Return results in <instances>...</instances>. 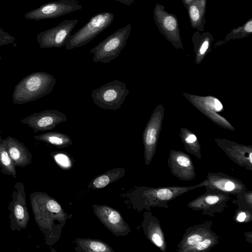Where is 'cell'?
I'll list each match as a JSON object with an SVG mask.
<instances>
[{
	"mask_svg": "<svg viewBox=\"0 0 252 252\" xmlns=\"http://www.w3.org/2000/svg\"><path fill=\"white\" fill-rule=\"evenodd\" d=\"M129 92L126 84L117 79L94 90L91 95L100 108L115 111L121 108Z\"/></svg>",
	"mask_w": 252,
	"mask_h": 252,
	"instance_id": "obj_4",
	"label": "cell"
},
{
	"mask_svg": "<svg viewBox=\"0 0 252 252\" xmlns=\"http://www.w3.org/2000/svg\"></svg>",
	"mask_w": 252,
	"mask_h": 252,
	"instance_id": "obj_34",
	"label": "cell"
},
{
	"mask_svg": "<svg viewBox=\"0 0 252 252\" xmlns=\"http://www.w3.org/2000/svg\"><path fill=\"white\" fill-rule=\"evenodd\" d=\"M194 0H181L183 5L186 8H187L188 5Z\"/></svg>",
	"mask_w": 252,
	"mask_h": 252,
	"instance_id": "obj_32",
	"label": "cell"
},
{
	"mask_svg": "<svg viewBox=\"0 0 252 252\" xmlns=\"http://www.w3.org/2000/svg\"><path fill=\"white\" fill-rule=\"evenodd\" d=\"M206 188L236 196L247 190L246 186L239 180L221 172H208Z\"/></svg>",
	"mask_w": 252,
	"mask_h": 252,
	"instance_id": "obj_11",
	"label": "cell"
},
{
	"mask_svg": "<svg viewBox=\"0 0 252 252\" xmlns=\"http://www.w3.org/2000/svg\"><path fill=\"white\" fill-rule=\"evenodd\" d=\"M116 1L126 5H130L131 4L134 3V0H116Z\"/></svg>",
	"mask_w": 252,
	"mask_h": 252,
	"instance_id": "obj_31",
	"label": "cell"
},
{
	"mask_svg": "<svg viewBox=\"0 0 252 252\" xmlns=\"http://www.w3.org/2000/svg\"><path fill=\"white\" fill-rule=\"evenodd\" d=\"M1 57L0 56V60H1Z\"/></svg>",
	"mask_w": 252,
	"mask_h": 252,
	"instance_id": "obj_33",
	"label": "cell"
},
{
	"mask_svg": "<svg viewBox=\"0 0 252 252\" xmlns=\"http://www.w3.org/2000/svg\"><path fill=\"white\" fill-rule=\"evenodd\" d=\"M206 189L205 193L189 202L187 206L194 210H202L204 215L214 216L215 213L224 210L230 199L229 194Z\"/></svg>",
	"mask_w": 252,
	"mask_h": 252,
	"instance_id": "obj_9",
	"label": "cell"
},
{
	"mask_svg": "<svg viewBox=\"0 0 252 252\" xmlns=\"http://www.w3.org/2000/svg\"><path fill=\"white\" fill-rule=\"evenodd\" d=\"M228 157L239 166L252 170V148L248 147L233 145L232 143L220 146Z\"/></svg>",
	"mask_w": 252,
	"mask_h": 252,
	"instance_id": "obj_15",
	"label": "cell"
},
{
	"mask_svg": "<svg viewBox=\"0 0 252 252\" xmlns=\"http://www.w3.org/2000/svg\"><path fill=\"white\" fill-rule=\"evenodd\" d=\"M114 19V15L110 12H102L92 16L85 25L69 36L65 49H73L89 43L108 28Z\"/></svg>",
	"mask_w": 252,
	"mask_h": 252,
	"instance_id": "obj_2",
	"label": "cell"
},
{
	"mask_svg": "<svg viewBox=\"0 0 252 252\" xmlns=\"http://www.w3.org/2000/svg\"><path fill=\"white\" fill-rule=\"evenodd\" d=\"M34 138L57 147H65L71 144L70 137L65 134L58 132H47L34 136Z\"/></svg>",
	"mask_w": 252,
	"mask_h": 252,
	"instance_id": "obj_21",
	"label": "cell"
},
{
	"mask_svg": "<svg viewBox=\"0 0 252 252\" xmlns=\"http://www.w3.org/2000/svg\"><path fill=\"white\" fill-rule=\"evenodd\" d=\"M78 22L77 19L65 20L54 27L41 32L36 35L40 47L44 49L61 48L65 46Z\"/></svg>",
	"mask_w": 252,
	"mask_h": 252,
	"instance_id": "obj_8",
	"label": "cell"
},
{
	"mask_svg": "<svg viewBox=\"0 0 252 252\" xmlns=\"http://www.w3.org/2000/svg\"><path fill=\"white\" fill-rule=\"evenodd\" d=\"M131 30L130 24L119 28L91 49L94 63H108L115 60L126 45Z\"/></svg>",
	"mask_w": 252,
	"mask_h": 252,
	"instance_id": "obj_3",
	"label": "cell"
},
{
	"mask_svg": "<svg viewBox=\"0 0 252 252\" xmlns=\"http://www.w3.org/2000/svg\"><path fill=\"white\" fill-rule=\"evenodd\" d=\"M67 120L65 114L56 110L47 109L35 112L21 119L20 122L28 125L34 133L53 130Z\"/></svg>",
	"mask_w": 252,
	"mask_h": 252,
	"instance_id": "obj_10",
	"label": "cell"
},
{
	"mask_svg": "<svg viewBox=\"0 0 252 252\" xmlns=\"http://www.w3.org/2000/svg\"><path fill=\"white\" fill-rule=\"evenodd\" d=\"M11 198L8 206L10 229L12 231H20L27 228L30 220L25 186L21 182L14 185Z\"/></svg>",
	"mask_w": 252,
	"mask_h": 252,
	"instance_id": "obj_5",
	"label": "cell"
},
{
	"mask_svg": "<svg viewBox=\"0 0 252 252\" xmlns=\"http://www.w3.org/2000/svg\"><path fill=\"white\" fill-rule=\"evenodd\" d=\"M155 118L152 117L143 133V142L147 164L151 162L155 152L158 138V128Z\"/></svg>",
	"mask_w": 252,
	"mask_h": 252,
	"instance_id": "obj_17",
	"label": "cell"
},
{
	"mask_svg": "<svg viewBox=\"0 0 252 252\" xmlns=\"http://www.w3.org/2000/svg\"><path fill=\"white\" fill-rule=\"evenodd\" d=\"M252 213V212L245 210V211H241L240 213H239L236 217V220L238 222H244L246 220L247 221H250L251 220L249 219V218L248 217L249 216V214Z\"/></svg>",
	"mask_w": 252,
	"mask_h": 252,
	"instance_id": "obj_30",
	"label": "cell"
},
{
	"mask_svg": "<svg viewBox=\"0 0 252 252\" xmlns=\"http://www.w3.org/2000/svg\"><path fill=\"white\" fill-rule=\"evenodd\" d=\"M219 236L217 234L208 237L195 245L184 249L182 252H207L219 242Z\"/></svg>",
	"mask_w": 252,
	"mask_h": 252,
	"instance_id": "obj_23",
	"label": "cell"
},
{
	"mask_svg": "<svg viewBox=\"0 0 252 252\" xmlns=\"http://www.w3.org/2000/svg\"><path fill=\"white\" fill-rule=\"evenodd\" d=\"M1 130L0 129V169L4 175L11 176L15 178L17 176L16 166L10 158L5 142L2 138Z\"/></svg>",
	"mask_w": 252,
	"mask_h": 252,
	"instance_id": "obj_19",
	"label": "cell"
},
{
	"mask_svg": "<svg viewBox=\"0 0 252 252\" xmlns=\"http://www.w3.org/2000/svg\"><path fill=\"white\" fill-rule=\"evenodd\" d=\"M168 164L172 174L182 181L191 180L196 176L192 161L182 152L171 151Z\"/></svg>",
	"mask_w": 252,
	"mask_h": 252,
	"instance_id": "obj_12",
	"label": "cell"
},
{
	"mask_svg": "<svg viewBox=\"0 0 252 252\" xmlns=\"http://www.w3.org/2000/svg\"><path fill=\"white\" fill-rule=\"evenodd\" d=\"M109 182V178L107 176L102 175L97 178L94 182V185L97 188L105 187Z\"/></svg>",
	"mask_w": 252,
	"mask_h": 252,
	"instance_id": "obj_28",
	"label": "cell"
},
{
	"mask_svg": "<svg viewBox=\"0 0 252 252\" xmlns=\"http://www.w3.org/2000/svg\"><path fill=\"white\" fill-rule=\"evenodd\" d=\"M252 32V18L249 19L241 26L233 29L224 38L227 41L230 39H240L248 36Z\"/></svg>",
	"mask_w": 252,
	"mask_h": 252,
	"instance_id": "obj_22",
	"label": "cell"
},
{
	"mask_svg": "<svg viewBox=\"0 0 252 252\" xmlns=\"http://www.w3.org/2000/svg\"><path fill=\"white\" fill-rule=\"evenodd\" d=\"M152 220L148 228L149 239L162 252L166 249L165 238L158 220L152 216Z\"/></svg>",
	"mask_w": 252,
	"mask_h": 252,
	"instance_id": "obj_18",
	"label": "cell"
},
{
	"mask_svg": "<svg viewBox=\"0 0 252 252\" xmlns=\"http://www.w3.org/2000/svg\"><path fill=\"white\" fill-rule=\"evenodd\" d=\"M56 161L61 166L68 167L71 165L70 161L67 156L63 154H57L54 156Z\"/></svg>",
	"mask_w": 252,
	"mask_h": 252,
	"instance_id": "obj_25",
	"label": "cell"
},
{
	"mask_svg": "<svg viewBox=\"0 0 252 252\" xmlns=\"http://www.w3.org/2000/svg\"><path fill=\"white\" fill-rule=\"evenodd\" d=\"M57 83L54 77L43 71L30 74L15 86L12 95L15 104L32 102L50 94Z\"/></svg>",
	"mask_w": 252,
	"mask_h": 252,
	"instance_id": "obj_1",
	"label": "cell"
},
{
	"mask_svg": "<svg viewBox=\"0 0 252 252\" xmlns=\"http://www.w3.org/2000/svg\"><path fill=\"white\" fill-rule=\"evenodd\" d=\"M207 0H194L186 8L192 28L204 32L206 23L205 13Z\"/></svg>",
	"mask_w": 252,
	"mask_h": 252,
	"instance_id": "obj_16",
	"label": "cell"
},
{
	"mask_svg": "<svg viewBox=\"0 0 252 252\" xmlns=\"http://www.w3.org/2000/svg\"><path fill=\"white\" fill-rule=\"evenodd\" d=\"M212 225V221H206L188 228L177 246V251L182 252L184 249L195 245L208 237L216 235V233L211 229Z\"/></svg>",
	"mask_w": 252,
	"mask_h": 252,
	"instance_id": "obj_13",
	"label": "cell"
},
{
	"mask_svg": "<svg viewBox=\"0 0 252 252\" xmlns=\"http://www.w3.org/2000/svg\"><path fill=\"white\" fill-rule=\"evenodd\" d=\"M108 221L112 224L116 225L121 221V217L120 214L115 211L112 210L108 214L107 217Z\"/></svg>",
	"mask_w": 252,
	"mask_h": 252,
	"instance_id": "obj_27",
	"label": "cell"
},
{
	"mask_svg": "<svg viewBox=\"0 0 252 252\" xmlns=\"http://www.w3.org/2000/svg\"><path fill=\"white\" fill-rule=\"evenodd\" d=\"M9 156L15 166L25 167L32 162V153L22 142L11 136L4 139Z\"/></svg>",
	"mask_w": 252,
	"mask_h": 252,
	"instance_id": "obj_14",
	"label": "cell"
},
{
	"mask_svg": "<svg viewBox=\"0 0 252 252\" xmlns=\"http://www.w3.org/2000/svg\"><path fill=\"white\" fill-rule=\"evenodd\" d=\"M90 248L94 252H101L109 251L104 244L97 241L91 242L90 243Z\"/></svg>",
	"mask_w": 252,
	"mask_h": 252,
	"instance_id": "obj_29",
	"label": "cell"
},
{
	"mask_svg": "<svg viewBox=\"0 0 252 252\" xmlns=\"http://www.w3.org/2000/svg\"><path fill=\"white\" fill-rule=\"evenodd\" d=\"M16 38L0 28V46L14 43Z\"/></svg>",
	"mask_w": 252,
	"mask_h": 252,
	"instance_id": "obj_24",
	"label": "cell"
},
{
	"mask_svg": "<svg viewBox=\"0 0 252 252\" xmlns=\"http://www.w3.org/2000/svg\"><path fill=\"white\" fill-rule=\"evenodd\" d=\"M154 20L159 32L177 48L183 49L178 20L176 16L157 3L154 9Z\"/></svg>",
	"mask_w": 252,
	"mask_h": 252,
	"instance_id": "obj_7",
	"label": "cell"
},
{
	"mask_svg": "<svg viewBox=\"0 0 252 252\" xmlns=\"http://www.w3.org/2000/svg\"><path fill=\"white\" fill-rule=\"evenodd\" d=\"M206 104L210 108L217 112L221 111L223 107L221 102L215 98H208L206 101Z\"/></svg>",
	"mask_w": 252,
	"mask_h": 252,
	"instance_id": "obj_26",
	"label": "cell"
},
{
	"mask_svg": "<svg viewBox=\"0 0 252 252\" xmlns=\"http://www.w3.org/2000/svg\"><path fill=\"white\" fill-rule=\"evenodd\" d=\"M192 40L195 52L199 56H203L209 50L214 38L208 31L200 32L196 31L192 35Z\"/></svg>",
	"mask_w": 252,
	"mask_h": 252,
	"instance_id": "obj_20",
	"label": "cell"
},
{
	"mask_svg": "<svg viewBox=\"0 0 252 252\" xmlns=\"http://www.w3.org/2000/svg\"><path fill=\"white\" fill-rule=\"evenodd\" d=\"M83 5L78 0H59L41 5L25 13L24 17L38 21L61 17L81 9Z\"/></svg>",
	"mask_w": 252,
	"mask_h": 252,
	"instance_id": "obj_6",
	"label": "cell"
}]
</instances>
